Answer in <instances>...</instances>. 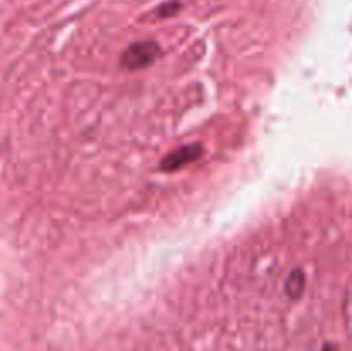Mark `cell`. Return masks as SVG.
<instances>
[{
    "label": "cell",
    "mask_w": 352,
    "mask_h": 351,
    "mask_svg": "<svg viewBox=\"0 0 352 351\" xmlns=\"http://www.w3.org/2000/svg\"><path fill=\"white\" fill-rule=\"evenodd\" d=\"M322 351H339L336 346H325Z\"/></svg>",
    "instance_id": "3957f363"
},
{
    "label": "cell",
    "mask_w": 352,
    "mask_h": 351,
    "mask_svg": "<svg viewBox=\"0 0 352 351\" xmlns=\"http://www.w3.org/2000/svg\"><path fill=\"white\" fill-rule=\"evenodd\" d=\"M158 54V47L151 41H141V43L133 45L129 50L124 54V64L129 69L143 67V65L150 64Z\"/></svg>",
    "instance_id": "6da1fadb"
},
{
    "label": "cell",
    "mask_w": 352,
    "mask_h": 351,
    "mask_svg": "<svg viewBox=\"0 0 352 351\" xmlns=\"http://www.w3.org/2000/svg\"><path fill=\"white\" fill-rule=\"evenodd\" d=\"M198 155H199V150L196 147L181 148V150L174 151V153H170L167 158H165L164 169H167V171H175V169H179L181 165H184L186 162L196 158Z\"/></svg>",
    "instance_id": "7a4b0ae2"
}]
</instances>
